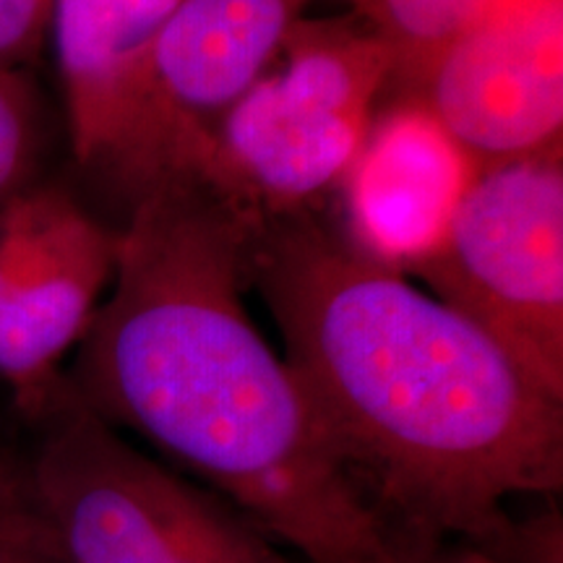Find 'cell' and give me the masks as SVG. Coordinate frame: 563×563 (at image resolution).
I'll return each mask as SVG.
<instances>
[{
	"instance_id": "9a60e30c",
	"label": "cell",
	"mask_w": 563,
	"mask_h": 563,
	"mask_svg": "<svg viewBox=\"0 0 563 563\" xmlns=\"http://www.w3.org/2000/svg\"><path fill=\"white\" fill-rule=\"evenodd\" d=\"M26 477L0 460V538L34 517Z\"/></svg>"
},
{
	"instance_id": "8fae6325",
	"label": "cell",
	"mask_w": 563,
	"mask_h": 563,
	"mask_svg": "<svg viewBox=\"0 0 563 563\" xmlns=\"http://www.w3.org/2000/svg\"><path fill=\"white\" fill-rule=\"evenodd\" d=\"M496 0H355L365 24L394 55V79L407 89L435 55L473 26Z\"/></svg>"
},
{
	"instance_id": "6da1fadb",
	"label": "cell",
	"mask_w": 563,
	"mask_h": 563,
	"mask_svg": "<svg viewBox=\"0 0 563 563\" xmlns=\"http://www.w3.org/2000/svg\"><path fill=\"white\" fill-rule=\"evenodd\" d=\"M249 282L316 426L402 555L496 553L509 501L563 488V399L475 321L311 211L253 217ZM405 563V561H402Z\"/></svg>"
},
{
	"instance_id": "4fadbf2b",
	"label": "cell",
	"mask_w": 563,
	"mask_h": 563,
	"mask_svg": "<svg viewBox=\"0 0 563 563\" xmlns=\"http://www.w3.org/2000/svg\"><path fill=\"white\" fill-rule=\"evenodd\" d=\"M53 0H0V68L34 60L51 34Z\"/></svg>"
},
{
	"instance_id": "5b68a950",
	"label": "cell",
	"mask_w": 563,
	"mask_h": 563,
	"mask_svg": "<svg viewBox=\"0 0 563 563\" xmlns=\"http://www.w3.org/2000/svg\"><path fill=\"white\" fill-rule=\"evenodd\" d=\"M410 274L563 399L561 150L477 170L446 238Z\"/></svg>"
},
{
	"instance_id": "277c9868",
	"label": "cell",
	"mask_w": 563,
	"mask_h": 563,
	"mask_svg": "<svg viewBox=\"0 0 563 563\" xmlns=\"http://www.w3.org/2000/svg\"><path fill=\"white\" fill-rule=\"evenodd\" d=\"M391 79L394 55L368 24L300 19L188 178L256 217L308 211L342 186Z\"/></svg>"
},
{
	"instance_id": "30bf717a",
	"label": "cell",
	"mask_w": 563,
	"mask_h": 563,
	"mask_svg": "<svg viewBox=\"0 0 563 563\" xmlns=\"http://www.w3.org/2000/svg\"><path fill=\"white\" fill-rule=\"evenodd\" d=\"M183 0H53L51 37L70 150L108 175L136 112L150 53Z\"/></svg>"
},
{
	"instance_id": "2e32d148",
	"label": "cell",
	"mask_w": 563,
	"mask_h": 563,
	"mask_svg": "<svg viewBox=\"0 0 563 563\" xmlns=\"http://www.w3.org/2000/svg\"><path fill=\"white\" fill-rule=\"evenodd\" d=\"M405 563H511L485 545L470 540H439V543L418 545L402 555Z\"/></svg>"
},
{
	"instance_id": "7c38bea8",
	"label": "cell",
	"mask_w": 563,
	"mask_h": 563,
	"mask_svg": "<svg viewBox=\"0 0 563 563\" xmlns=\"http://www.w3.org/2000/svg\"><path fill=\"white\" fill-rule=\"evenodd\" d=\"M42 115L34 87L19 68H0V207L37 186Z\"/></svg>"
},
{
	"instance_id": "ba28073f",
	"label": "cell",
	"mask_w": 563,
	"mask_h": 563,
	"mask_svg": "<svg viewBox=\"0 0 563 563\" xmlns=\"http://www.w3.org/2000/svg\"><path fill=\"white\" fill-rule=\"evenodd\" d=\"M115 269V232L74 196L32 186L0 207V378L30 418L60 382Z\"/></svg>"
},
{
	"instance_id": "5bb4252c",
	"label": "cell",
	"mask_w": 563,
	"mask_h": 563,
	"mask_svg": "<svg viewBox=\"0 0 563 563\" xmlns=\"http://www.w3.org/2000/svg\"><path fill=\"white\" fill-rule=\"evenodd\" d=\"M0 563H68L40 514L0 538Z\"/></svg>"
},
{
	"instance_id": "7a4b0ae2",
	"label": "cell",
	"mask_w": 563,
	"mask_h": 563,
	"mask_svg": "<svg viewBox=\"0 0 563 563\" xmlns=\"http://www.w3.org/2000/svg\"><path fill=\"white\" fill-rule=\"evenodd\" d=\"M131 199L112 292L66 376L81 402L298 563H402L245 308L251 211L188 175H162Z\"/></svg>"
},
{
	"instance_id": "52a82bcc",
	"label": "cell",
	"mask_w": 563,
	"mask_h": 563,
	"mask_svg": "<svg viewBox=\"0 0 563 563\" xmlns=\"http://www.w3.org/2000/svg\"><path fill=\"white\" fill-rule=\"evenodd\" d=\"M477 170L561 150L563 0H496L410 87Z\"/></svg>"
},
{
	"instance_id": "8992f818",
	"label": "cell",
	"mask_w": 563,
	"mask_h": 563,
	"mask_svg": "<svg viewBox=\"0 0 563 563\" xmlns=\"http://www.w3.org/2000/svg\"><path fill=\"white\" fill-rule=\"evenodd\" d=\"M308 0H183L146 60L108 175L133 194L188 175L211 131L269 70Z\"/></svg>"
},
{
	"instance_id": "9c48e42d",
	"label": "cell",
	"mask_w": 563,
	"mask_h": 563,
	"mask_svg": "<svg viewBox=\"0 0 563 563\" xmlns=\"http://www.w3.org/2000/svg\"><path fill=\"white\" fill-rule=\"evenodd\" d=\"M477 175L443 125L420 102H405L371 123L344 175L352 245L407 274L446 238Z\"/></svg>"
},
{
	"instance_id": "3957f363",
	"label": "cell",
	"mask_w": 563,
	"mask_h": 563,
	"mask_svg": "<svg viewBox=\"0 0 563 563\" xmlns=\"http://www.w3.org/2000/svg\"><path fill=\"white\" fill-rule=\"evenodd\" d=\"M30 418L26 488L68 563H298L207 485L133 446L66 373Z\"/></svg>"
}]
</instances>
